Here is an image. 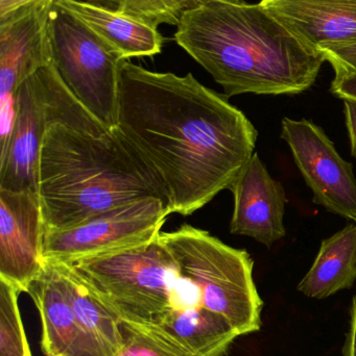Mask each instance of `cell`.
Masks as SVG:
<instances>
[{
	"label": "cell",
	"mask_w": 356,
	"mask_h": 356,
	"mask_svg": "<svg viewBox=\"0 0 356 356\" xmlns=\"http://www.w3.org/2000/svg\"><path fill=\"white\" fill-rule=\"evenodd\" d=\"M234 197L230 232L272 247L286 236L284 219L288 202L284 186L271 177L255 152L230 188Z\"/></svg>",
	"instance_id": "cell-12"
},
{
	"label": "cell",
	"mask_w": 356,
	"mask_h": 356,
	"mask_svg": "<svg viewBox=\"0 0 356 356\" xmlns=\"http://www.w3.org/2000/svg\"><path fill=\"white\" fill-rule=\"evenodd\" d=\"M127 15L158 29L159 25L178 26L182 17L201 0H86Z\"/></svg>",
	"instance_id": "cell-18"
},
{
	"label": "cell",
	"mask_w": 356,
	"mask_h": 356,
	"mask_svg": "<svg viewBox=\"0 0 356 356\" xmlns=\"http://www.w3.org/2000/svg\"><path fill=\"white\" fill-rule=\"evenodd\" d=\"M52 64L79 104L107 129L117 127L119 65L83 22L54 3L50 13Z\"/></svg>",
	"instance_id": "cell-7"
},
{
	"label": "cell",
	"mask_w": 356,
	"mask_h": 356,
	"mask_svg": "<svg viewBox=\"0 0 356 356\" xmlns=\"http://www.w3.org/2000/svg\"><path fill=\"white\" fill-rule=\"evenodd\" d=\"M344 113L349 139H350L351 154L356 159V102L355 100H344Z\"/></svg>",
	"instance_id": "cell-23"
},
{
	"label": "cell",
	"mask_w": 356,
	"mask_h": 356,
	"mask_svg": "<svg viewBox=\"0 0 356 356\" xmlns=\"http://www.w3.org/2000/svg\"><path fill=\"white\" fill-rule=\"evenodd\" d=\"M117 129L162 181L171 213L189 216L230 190L257 133L226 95L184 76L119 65Z\"/></svg>",
	"instance_id": "cell-1"
},
{
	"label": "cell",
	"mask_w": 356,
	"mask_h": 356,
	"mask_svg": "<svg viewBox=\"0 0 356 356\" xmlns=\"http://www.w3.org/2000/svg\"><path fill=\"white\" fill-rule=\"evenodd\" d=\"M318 50L326 62L332 65L334 76L356 74V40L326 44Z\"/></svg>",
	"instance_id": "cell-21"
},
{
	"label": "cell",
	"mask_w": 356,
	"mask_h": 356,
	"mask_svg": "<svg viewBox=\"0 0 356 356\" xmlns=\"http://www.w3.org/2000/svg\"><path fill=\"white\" fill-rule=\"evenodd\" d=\"M38 194L45 230H62L141 199L169 203L160 178L114 129L102 135L49 125L40 150Z\"/></svg>",
	"instance_id": "cell-3"
},
{
	"label": "cell",
	"mask_w": 356,
	"mask_h": 356,
	"mask_svg": "<svg viewBox=\"0 0 356 356\" xmlns=\"http://www.w3.org/2000/svg\"><path fill=\"white\" fill-rule=\"evenodd\" d=\"M56 3L83 22L121 60L162 51L164 38L146 23L86 0H56Z\"/></svg>",
	"instance_id": "cell-15"
},
{
	"label": "cell",
	"mask_w": 356,
	"mask_h": 356,
	"mask_svg": "<svg viewBox=\"0 0 356 356\" xmlns=\"http://www.w3.org/2000/svg\"><path fill=\"white\" fill-rule=\"evenodd\" d=\"M356 282V223L322 242L311 269L297 290L309 298L326 299Z\"/></svg>",
	"instance_id": "cell-16"
},
{
	"label": "cell",
	"mask_w": 356,
	"mask_h": 356,
	"mask_svg": "<svg viewBox=\"0 0 356 356\" xmlns=\"http://www.w3.org/2000/svg\"><path fill=\"white\" fill-rule=\"evenodd\" d=\"M173 38L228 98L303 93L326 62L261 3L246 0H201Z\"/></svg>",
	"instance_id": "cell-2"
},
{
	"label": "cell",
	"mask_w": 356,
	"mask_h": 356,
	"mask_svg": "<svg viewBox=\"0 0 356 356\" xmlns=\"http://www.w3.org/2000/svg\"><path fill=\"white\" fill-rule=\"evenodd\" d=\"M40 1L42 0H0V20Z\"/></svg>",
	"instance_id": "cell-24"
},
{
	"label": "cell",
	"mask_w": 356,
	"mask_h": 356,
	"mask_svg": "<svg viewBox=\"0 0 356 356\" xmlns=\"http://www.w3.org/2000/svg\"><path fill=\"white\" fill-rule=\"evenodd\" d=\"M54 123L95 135L109 131L69 91L52 63L17 90L12 131L0 152V188L38 193L40 150Z\"/></svg>",
	"instance_id": "cell-5"
},
{
	"label": "cell",
	"mask_w": 356,
	"mask_h": 356,
	"mask_svg": "<svg viewBox=\"0 0 356 356\" xmlns=\"http://www.w3.org/2000/svg\"><path fill=\"white\" fill-rule=\"evenodd\" d=\"M56 1L42 0L0 20V152L12 131L17 90L52 63L49 20Z\"/></svg>",
	"instance_id": "cell-9"
},
{
	"label": "cell",
	"mask_w": 356,
	"mask_h": 356,
	"mask_svg": "<svg viewBox=\"0 0 356 356\" xmlns=\"http://www.w3.org/2000/svg\"><path fill=\"white\" fill-rule=\"evenodd\" d=\"M123 344L113 356H179L148 334L121 321Z\"/></svg>",
	"instance_id": "cell-20"
},
{
	"label": "cell",
	"mask_w": 356,
	"mask_h": 356,
	"mask_svg": "<svg viewBox=\"0 0 356 356\" xmlns=\"http://www.w3.org/2000/svg\"><path fill=\"white\" fill-rule=\"evenodd\" d=\"M44 261L43 271L27 291L41 318L44 356H112L82 327L56 270L52 264Z\"/></svg>",
	"instance_id": "cell-13"
},
{
	"label": "cell",
	"mask_w": 356,
	"mask_h": 356,
	"mask_svg": "<svg viewBox=\"0 0 356 356\" xmlns=\"http://www.w3.org/2000/svg\"><path fill=\"white\" fill-rule=\"evenodd\" d=\"M20 291L0 278V356H33L18 307Z\"/></svg>",
	"instance_id": "cell-19"
},
{
	"label": "cell",
	"mask_w": 356,
	"mask_h": 356,
	"mask_svg": "<svg viewBox=\"0 0 356 356\" xmlns=\"http://www.w3.org/2000/svg\"><path fill=\"white\" fill-rule=\"evenodd\" d=\"M77 321L92 338L114 355L123 344L121 320L108 309L79 274L67 264L50 261Z\"/></svg>",
	"instance_id": "cell-17"
},
{
	"label": "cell",
	"mask_w": 356,
	"mask_h": 356,
	"mask_svg": "<svg viewBox=\"0 0 356 356\" xmlns=\"http://www.w3.org/2000/svg\"><path fill=\"white\" fill-rule=\"evenodd\" d=\"M330 92L340 99L356 102V74L334 76Z\"/></svg>",
	"instance_id": "cell-22"
},
{
	"label": "cell",
	"mask_w": 356,
	"mask_h": 356,
	"mask_svg": "<svg viewBox=\"0 0 356 356\" xmlns=\"http://www.w3.org/2000/svg\"><path fill=\"white\" fill-rule=\"evenodd\" d=\"M62 263L70 266L121 322L146 334L182 313L196 294L194 282L180 272L158 238Z\"/></svg>",
	"instance_id": "cell-4"
},
{
	"label": "cell",
	"mask_w": 356,
	"mask_h": 356,
	"mask_svg": "<svg viewBox=\"0 0 356 356\" xmlns=\"http://www.w3.org/2000/svg\"><path fill=\"white\" fill-rule=\"evenodd\" d=\"M44 232L39 194L0 188V278L20 293L43 271Z\"/></svg>",
	"instance_id": "cell-11"
},
{
	"label": "cell",
	"mask_w": 356,
	"mask_h": 356,
	"mask_svg": "<svg viewBox=\"0 0 356 356\" xmlns=\"http://www.w3.org/2000/svg\"><path fill=\"white\" fill-rule=\"evenodd\" d=\"M180 271L196 282L213 311L240 336L258 332L263 302L253 278L254 261L242 249L226 245L206 230L184 224L158 234Z\"/></svg>",
	"instance_id": "cell-6"
},
{
	"label": "cell",
	"mask_w": 356,
	"mask_h": 356,
	"mask_svg": "<svg viewBox=\"0 0 356 356\" xmlns=\"http://www.w3.org/2000/svg\"><path fill=\"white\" fill-rule=\"evenodd\" d=\"M344 356H356V296L351 307L350 328L344 346Z\"/></svg>",
	"instance_id": "cell-25"
},
{
	"label": "cell",
	"mask_w": 356,
	"mask_h": 356,
	"mask_svg": "<svg viewBox=\"0 0 356 356\" xmlns=\"http://www.w3.org/2000/svg\"><path fill=\"white\" fill-rule=\"evenodd\" d=\"M259 3L305 46L356 40V0H261Z\"/></svg>",
	"instance_id": "cell-14"
},
{
	"label": "cell",
	"mask_w": 356,
	"mask_h": 356,
	"mask_svg": "<svg viewBox=\"0 0 356 356\" xmlns=\"http://www.w3.org/2000/svg\"><path fill=\"white\" fill-rule=\"evenodd\" d=\"M171 207L154 197L94 216L77 225L44 232V261H71L82 257L152 242L161 232Z\"/></svg>",
	"instance_id": "cell-8"
},
{
	"label": "cell",
	"mask_w": 356,
	"mask_h": 356,
	"mask_svg": "<svg viewBox=\"0 0 356 356\" xmlns=\"http://www.w3.org/2000/svg\"><path fill=\"white\" fill-rule=\"evenodd\" d=\"M281 139L314 195V202L356 223V178L353 167L336 149L325 131L305 119L284 118Z\"/></svg>",
	"instance_id": "cell-10"
}]
</instances>
